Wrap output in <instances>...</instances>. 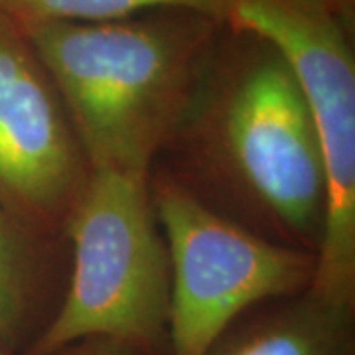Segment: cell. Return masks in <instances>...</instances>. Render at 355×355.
<instances>
[{
  "label": "cell",
  "instance_id": "cell-4",
  "mask_svg": "<svg viewBox=\"0 0 355 355\" xmlns=\"http://www.w3.org/2000/svg\"><path fill=\"white\" fill-rule=\"evenodd\" d=\"M148 188L170 259L168 355H203L245 312L312 286L316 254L219 214L162 166Z\"/></svg>",
  "mask_w": 355,
  "mask_h": 355
},
{
  "label": "cell",
  "instance_id": "cell-9",
  "mask_svg": "<svg viewBox=\"0 0 355 355\" xmlns=\"http://www.w3.org/2000/svg\"><path fill=\"white\" fill-rule=\"evenodd\" d=\"M235 0H0V12L14 24L64 20L109 22L154 10H190L225 24Z\"/></svg>",
  "mask_w": 355,
  "mask_h": 355
},
{
  "label": "cell",
  "instance_id": "cell-10",
  "mask_svg": "<svg viewBox=\"0 0 355 355\" xmlns=\"http://www.w3.org/2000/svg\"><path fill=\"white\" fill-rule=\"evenodd\" d=\"M50 355H144L139 349L128 347L125 343L113 342V340H101V338H89L81 342L69 343L62 349Z\"/></svg>",
  "mask_w": 355,
  "mask_h": 355
},
{
  "label": "cell",
  "instance_id": "cell-2",
  "mask_svg": "<svg viewBox=\"0 0 355 355\" xmlns=\"http://www.w3.org/2000/svg\"><path fill=\"white\" fill-rule=\"evenodd\" d=\"M58 89L91 170L148 176L223 24L190 10L16 24Z\"/></svg>",
  "mask_w": 355,
  "mask_h": 355
},
{
  "label": "cell",
  "instance_id": "cell-11",
  "mask_svg": "<svg viewBox=\"0 0 355 355\" xmlns=\"http://www.w3.org/2000/svg\"><path fill=\"white\" fill-rule=\"evenodd\" d=\"M0 355H14V354H12V352H8V349H6V347H4V345L0 343Z\"/></svg>",
  "mask_w": 355,
  "mask_h": 355
},
{
  "label": "cell",
  "instance_id": "cell-6",
  "mask_svg": "<svg viewBox=\"0 0 355 355\" xmlns=\"http://www.w3.org/2000/svg\"><path fill=\"white\" fill-rule=\"evenodd\" d=\"M89 176L50 73L24 32L0 12V209L62 241Z\"/></svg>",
  "mask_w": 355,
  "mask_h": 355
},
{
  "label": "cell",
  "instance_id": "cell-8",
  "mask_svg": "<svg viewBox=\"0 0 355 355\" xmlns=\"http://www.w3.org/2000/svg\"><path fill=\"white\" fill-rule=\"evenodd\" d=\"M58 243L0 209V343L14 355L32 347L60 304Z\"/></svg>",
  "mask_w": 355,
  "mask_h": 355
},
{
  "label": "cell",
  "instance_id": "cell-7",
  "mask_svg": "<svg viewBox=\"0 0 355 355\" xmlns=\"http://www.w3.org/2000/svg\"><path fill=\"white\" fill-rule=\"evenodd\" d=\"M203 355H355V304L310 286L245 312Z\"/></svg>",
  "mask_w": 355,
  "mask_h": 355
},
{
  "label": "cell",
  "instance_id": "cell-5",
  "mask_svg": "<svg viewBox=\"0 0 355 355\" xmlns=\"http://www.w3.org/2000/svg\"><path fill=\"white\" fill-rule=\"evenodd\" d=\"M225 24L270 42L302 89L328 198L312 288L355 304L354 28L334 0H235Z\"/></svg>",
  "mask_w": 355,
  "mask_h": 355
},
{
  "label": "cell",
  "instance_id": "cell-3",
  "mask_svg": "<svg viewBox=\"0 0 355 355\" xmlns=\"http://www.w3.org/2000/svg\"><path fill=\"white\" fill-rule=\"evenodd\" d=\"M71 270L48 326L24 355L101 338L168 355L170 259L148 176L91 170L67 217Z\"/></svg>",
  "mask_w": 355,
  "mask_h": 355
},
{
  "label": "cell",
  "instance_id": "cell-1",
  "mask_svg": "<svg viewBox=\"0 0 355 355\" xmlns=\"http://www.w3.org/2000/svg\"><path fill=\"white\" fill-rule=\"evenodd\" d=\"M160 158L216 211L318 257L328 205L320 144L302 89L270 42L223 24Z\"/></svg>",
  "mask_w": 355,
  "mask_h": 355
}]
</instances>
